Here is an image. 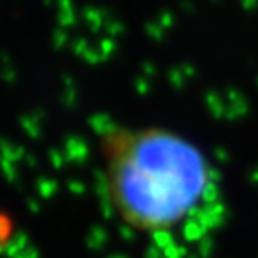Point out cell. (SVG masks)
<instances>
[{
	"label": "cell",
	"instance_id": "1",
	"mask_svg": "<svg viewBox=\"0 0 258 258\" xmlns=\"http://www.w3.org/2000/svg\"><path fill=\"white\" fill-rule=\"evenodd\" d=\"M106 190L122 219L136 229L163 231L192 213L210 183L195 145L163 129L108 131Z\"/></svg>",
	"mask_w": 258,
	"mask_h": 258
},
{
	"label": "cell",
	"instance_id": "2",
	"mask_svg": "<svg viewBox=\"0 0 258 258\" xmlns=\"http://www.w3.org/2000/svg\"><path fill=\"white\" fill-rule=\"evenodd\" d=\"M224 215H226V208L221 201L217 203H213V205H206L205 208H194L192 213H190V217L195 219V221H199L205 229H215L219 228L221 224L224 223Z\"/></svg>",
	"mask_w": 258,
	"mask_h": 258
},
{
	"label": "cell",
	"instance_id": "3",
	"mask_svg": "<svg viewBox=\"0 0 258 258\" xmlns=\"http://www.w3.org/2000/svg\"><path fill=\"white\" fill-rule=\"evenodd\" d=\"M205 226L195 221V219H188L185 228H183V237L187 239V242H199L201 239H205Z\"/></svg>",
	"mask_w": 258,
	"mask_h": 258
},
{
	"label": "cell",
	"instance_id": "4",
	"mask_svg": "<svg viewBox=\"0 0 258 258\" xmlns=\"http://www.w3.org/2000/svg\"><path fill=\"white\" fill-rule=\"evenodd\" d=\"M217 199H219V187L215 183H208V187L203 192V201H205L206 205H213V203H217Z\"/></svg>",
	"mask_w": 258,
	"mask_h": 258
},
{
	"label": "cell",
	"instance_id": "5",
	"mask_svg": "<svg viewBox=\"0 0 258 258\" xmlns=\"http://www.w3.org/2000/svg\"><path fill=\"white\" fill-rule=\"evenodd\" d=\"M154 242H156V246H160V247H169L174 244V237H172L167 229L156 231V233H154Z\"/></svg>",
	"mask_w": 258,
	"mask_h": 258
},
{
	"label": "cell",
	"instance_id": "6",
	"mask_svg": "<svg viewBox=\"0 0 258 258\" xmlns=\"http://www.w3.org/2000/svg\"><path fill=\"white\" fill-rule=\"evenodd\" d=\"M208 106L211 108V113L215 115V117H221L224 113V108H223V100L219 99V97H213V95H208Z\"/></svg>",
	"mask_w": 258,
	"mask_h": 258
},
{
	"label": "cell",
	"instance_id": "7",
	"mask_svg": "<svg viewBox=\"0 0 258 258\" xmlns=\"http://www.w3.org/2000/svg\"><path fill=\"white\" fill-rule=\"evenodd\" d=\"M211 251H213V242H211L208 237L201 239V241H199V257L201 258H208L211 255Z\"/></svg>",
	"mask_w": 258,
	"mask_h": 258
},
{
	"label": "cell",
	"instance_id": "8",
	"mask_svg": "<svg viewBox=\"0 0 258 258\" xmlns=\"http://www.w3.org/2000/svg\"><path fill=\"white\" fill-rule=\"evenodd\" d=\"M187 258H199V257H194V255H192V257H187Z\"/></svg>",
	"mask_w": 258,
	"mask_h": 258
}]
</instances>
